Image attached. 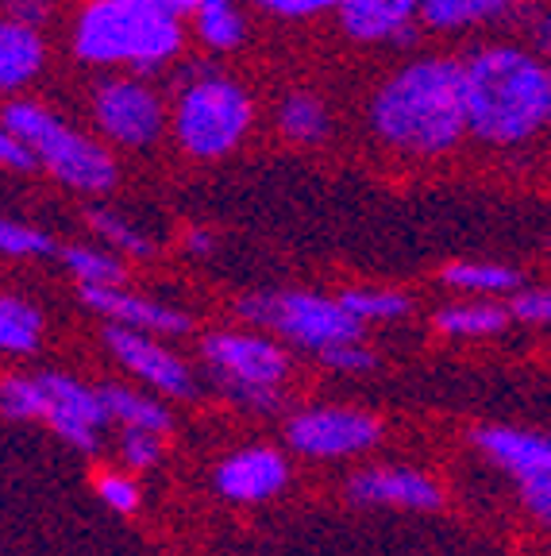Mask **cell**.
Masks as SVG:
<instances>
[{"label": "cell", "instance_id": "obj_1", "mask_svg": "<svg viewBox=\"0 0 551 556\" xmlns=\"http://www.w3.org/2000/svg\"><path fill=\"white\" fill-rule=\"evenodd\" d=\"M374 136L406 155H444L466 136L463 62L417 59L382 81L371 101Z\"/></svg>", "mask_w": 551, "mask_h": 556}, {"label": "cell", "instance_id": "obj_2", "mask_svg": "<svg viewBox=\"0 0 551 556\" xmlns=\"http://www.w3.org/2000/svg\"><path fill=\"white\" fill-rule=\"evenodd\" d=\"M463 97L466 131L513 148L551 121V66L521 47H483L463 62Z\"/></svg>", "mask_w": 551, "mask_h": 556}, {"label": "cell", "instance_id": "obj_3", "mask_svg": "<svg viewBox=\"0 0 551 556\" xmlns=\"http://www.w3.org/2000/svg\"><path fill=\"white\" fill-rule=\"evenodd\" d=\"M74 51L93 66H136L139 74H155L181 51V24L139 0H93L74 27Z\"/></svg>", "mask_w": 551, "mask_h": 556}, {"label": "cell", "instance_id": "obj_4", "mask_svg": "<svg viewBox=\"0 0 551 556\" xmlns=\"http://www.w3.org/2000/svg\"><path fill=\"white\" fill-rule=\"evenodd\" d=\"M4 128L24 143L35 155V163L66 182L69 190L81 193H108L116 186V163L113 155L97 143V139L81 136L74 124L62 116L47 113L43 104L35 101H12L4 109Z\"/></svg>", "mask_w": 551, "mask_h": 556}, {"label": "cell", "instance_id": "obj_5", "mask_svg": "<svg viewBox=\"0 0 551 556\" xmlns=\"http://www.w3.org/2000/svg\"><path fill=\"white\" fill-rule=\"evenodd\" d=\"M251 97L216 70L193 66L185 78H178L174 136L193 159H220L235 151L251 131Z\"/></svg>", "mask_w": 551, "mask_h": 556}, {"label": "cell", "instance_id": "obj_6", "mask_svg": "<svg viewBox=\"0 0 551 556\" xmlns=\"http://www.w3.org/2000/svg\"><path fill=\"white\" fill-rule=\"evenodd\" d=\"M0 409L9 417H35V421H43L47 429H54L62 441L81 452H93L101 444L97 441L101 429L113 421L97 387H86V382L59 371L12 375V379H4L0 382Z\"/></svg>", "mask_w": 551, "mask_h": 556}, {"label": "cell", "instance_id": "obj_7", "mask_svg": "<svg viewBox=\"0 0 551 556\" xmlns=\"http://www.w3.org/2000/svg\"><path fill=\"white\" fill-rule=\"evenodd\" d=\"M235 313L251 325H267L282 332L285 340L312 352H324L332 344L362 337V321L344 309L339 298L305 294V290H285V294H247L235 302Z\"/></svg>", "mask_w": 551, "mask_h": 556}, {"label": "cell", "instance_id": "obj_8", "mask_svg": "<svg viewBox=\"0 0 551 556\" xmlns=\"http://www.w3.org/2000/svg\"><path fill=\"white\" fill-rule=\"evenodd\" d=\"M208 367H213L220 391L232 402L251 409H278V382L290 371L285 352L267 337L255 332H213L201 344Z\"/></svg>", "mask_w": 551, "mask_h": 556}, {"label": "cell", "instance_id": "obj_9", "mask_svg": "<svg viewBox=\"0 0 551 556\" xmlns=\"http://www.w3.org/2000/svg\"><path fill=\"white\" fill-rule=\"evenodd\" d=\"M93 116L104 136L120 148H151L166 124L163 101L155 89L131 78L101 81L93 93Z\"/></svg>", "mask_w": 551, "mask_h": 556}, {"label": "cell", "instance_id": "obj_10", "mask_svg": "<svg viewBox=\"0 0 551 556\" xmlns=\"http://www.w3.org/2000/svg\"><path fill=\"white\" fill-rule=\"evenodd\" d=\"M379 421L359 409H305L285 426V437L305 456H351L379 441Z\"/></svg>", "mask_w": 551, "mask_h": 556}, {"label": "cell", "instance_id": "obj_11", "mask_svg": "<svg viewBox=\"0 0 551 556\" xmlns=\"http://www.w3.org/2000/svg\"><path fill=\"white\" fill-rule=\"evenodd\" d=\"M104 340H108V348H113V356L120 359L128 371H136L143 382H151L155 391L174 394V399H190V394L197 391L190 367L181 364L170 348L151 340V332L128 329V325H108Z\"/></svg>", "mask_w": 551, "mask_h": 556}, {"label": "cell", "instance_id": "obj_12", "mask_svg": "<svg viewBox=\"0 0 551 556\" xmlns=\"http://www.w3.org/2000/svg\"><path fill=\"white\" fill-rule=\"evenodd\" d=\"M81 302L113 325H128L139 332H190V317L174 305L128 294L120 287H81Z\"/></svg>", "mask_w": 551, "mask_h": 556}, {"label": "cell", "instance_id": "obj_13", "mask_svg": "<svg viewBox=\"0 0 551 556\" xmlns=\"http://www.w3.org/2000/svg\"><path fill=\"white\" fill-rule=\"evenodd\" d=\"M421 0H344L339 24L359 43H409Z\"/></svg>", "mask_w": 551, "mask_h": 556}, {"label": "cell", "instance_id": "obj_14", "mask_svg": "<svg viewBox=\"0 0 551 556\" xmlns=\"http://www.w3.org/2000/svg\"><path fill=\"white\" fill-rule=\"evenodd\" d=\"M347 495L359 506H401V510H436L439 506V486L413 468L362 471L351 479Z\"/></svg>", "mask_w": 551, "mask_h": 556}, {"label": "cell", "instance_id": "obj_15", "mask_svg": "<svg viewBox=\"0 0 551 556\" xmlns=\"http://www.w3.org/2000/svg\"><path fill=\"white\" fill-rule=\"evenodd\" d=\"M285 486V460L274 448H247L235 452L232 460L216 471V491L232 503H259Z\"/></svg>", "mask_w": 551, "mask_h": 556}, {"label": "cell", "instance_id": "obj_16", "mask_svg": "<svg viewBox=\"0 0 551 556\" xmlns=\"http://www.w3.org/2000/svg\"><path fill=\"white\" fill-rule=\"evenodd\" d=\"M478 448L498 460L505 471H513L517 479L528 476H551V437L540 433H521V429H478Z\"/></svg>", "mask_w": 551, "mask_h": 556}, {"label": "cell", "instance_id": "obj_17", "mask_svg": "<svg viewBox=\"0 0 551 556\" xmlns=\"http://www.w3.org/2000/svg\"><path fill=\"white\" fill-rule=\"evenodd\" d=\"M43 39L39 27L20 24L12 16H0V93L27 86L43 70Z\"/></svg>", "mask_w": 551, "mask_h": 556}, {"label": "cell", "instance_id": "obj_18", "mask_svg": "<svg viewBox=\"0 0 551 556\" xmlns=\"http://www.w3.org/2000/svg\"><path fill=\"white\" fill-rule=\"evenodd\" d=\"M509 9L513 0H421V20L436 31H459V27L490 24Z\"/></svg>", "mask_w": 551, "mask_h": 556}, {"label": "cell", "instance_id": "obj_19", "mask_svg": "<svg viewBox=\"0 0 551 556\" xmlns=\"http://www.w3.org/2000/svg\"><path fill=\"white\" fill-rule=\"evenodd\" d=\"M97 391H101L108 417L120 421L124 429H151V433H166L170 429V414L158 402L146 399V394H136L128 387H97Z\"/></svg>", "mask_w": 551, "mask_h": 556}, {"label": "cell", "instance_id": "obj_20", "mask_svg": "<svg viewBox=\"0 0 551 556\" xmlns=\"http://www.w3.org/2000/svg\"><path fill=\"white\" fill-rule=\"evenodd\" d=\"M59 255L81 287H120L124 278H128V267H124L120 252H101V248H81V243H74V248H62Z\"/></svg>", "mask_w": 551, "mask_h": 556}, {"label": "cell", "instance_id": "obj_21", "mask_svg": "<svg viewBox=\"0 0 551 556\" xmlns=\"http://www.w3.org/2000/svg\"><path fill=\"white\" fill-rule=\"evenodd\" d=\"M43 337V317L24 298H0V352H35Z\"/></svg>", "mask_w": 551, "mask_h": 556}, {"label": "cell", "instance_id": "obj_22", "mask_svg": "<svg viewBox=\"0 0 551 556\" xmlns=\"http://www.w3.org/2000/svg\"><path fill=\"white\" fill-rule=\"evenodd\" d=\"M197 16V35L201 43L213 47V51H235L243 43V16L235 9V0H201Z\"/></svg>", "mask_w": 551, "mask_h": 556}, {"label": "cell", "instance_id": "obj_23", "mask_svg": "<svg viewBox=\"0 0 551 556\" xmlns=\"http://www.w3.org/2000/svg\"><path fill=\"white\" fill-rule=\"evenodd\" d=\"M278 124H282V136L293 143H320L328 136V109L312 93H290L282 101Z\"/></svg>", "mask_w": 551, "mask_h": 556}, {"label": "cell", "instance_id": "obj_24", "mask_svg": "<svg viewBox=\"0 0 551 556\" xmlns=\"http://www.w3.org/2000/svg\"><path fill=\"white\" fill-rule=\"evenodd\" d=\"M444 282L456 290H471V294H513L521 287V275L498 263H451L444 267Z\"/></svg>", "mask_w": 551, "mask_h": 556}, {"label": "cell", "instance_id": "obj_25", "mask_svg": "<svg viewBox=\"0 0 551 556\" xmlns=\"http://www.w3.org/2000/svg\"><path fill=\"white\" fill-rule=\"evenodd\" d=\"M509 321V309L501 305H448V309L436 313L439 332L448 337H490L501 332Z\"/></svg>", "mask_w": 551, "mask_h": 556}, {"label": "cell", "instance_id": "obj_26", "mask_svg": "<svg viewBox=\"0 0 551 556\" xmlns=\"http://www.w3.org/2000/svg\"><path fill=\"white\" fill-rule=\"evenodd\" d=\"M89 225H93V232L101 236V240L113 243V252L136 255V260H151V255H155V240H151L143 228L131 225L128 217H120V213L89 208Z\"/></svg>", "mask_w": 551, "mask_h": 556}, {"label": "cell", "instance_id": "obj_27", "mask_svg": "<svg viewBox=\"0 0 551 556\" xmlns=\"http://www.w3.org/2000/svg\"><path fill=\"white\" fill-rule=\"evenodd\" d=\"M339 302L359 321H397L409 313V298L394 294V290H344Z\"/></svg>", "mask_w": 551, "mask_h": 556}, {"label": "cell", "instance_id": "obj_28", "mask_svg": "<svg viewBox=\"0 0 551 556\" xmlns=\"http://www.w3.org/2000/svg\"><path fill=\"white\" fill-rule=\"evenodd\" d=\"M0 252L16 255V260H43V255L59 252V243L43 232V228L24 225V220L0 217Z\"/></svg>", "mask_w": 551, "mask_h": 556}, {"label": "cell", "instance_id": "obj_29", "mask_svg": "<svg viewBox=\"0 0 551 556\" xmlns=\"http://www.w3.org/2000/svg\"><path fill=\"white\" fill-rule=\"evenodd\" d=\"M93 486H97V495L113 506V510L131 514L139 506V486L131 483L128 476H120V471H104V476L93 479Z\"/></svg>", "mask_w": 551, "mask_h": 556}, {"label": "cell", "instance_id": "obj_30", "mask_svg": "<svg viewBox=\"0 0 551 556\" xmlns=\"http://www.w3.org/2000/svg\"><path fill=\"white\" fill-rule=\"evenodd\" d=\"M158 437L163 433H151V429H124V460L131 464V468H151V464H158V456H163V444H158Z\"/></svg>", "mask_w": 551, "mask_h": 556}, {"label": "cell", "instance_id": "obj_31", "mask_svg": "<svg viewBox=\"0 0 551 556\" xmlns=\"http://www.w3.org/2000/svg\"><path fill=\"white\" fill-rule=\"evenodd\" d=\"M328 367H336V371H371L374 367V352L371 348H362L359 340H344V344H332L320 352Z\"/></svg>", "mask_w": 551, "mask_h": 556}, {"label": "cell", "instance_id": "obj_32", "mask_svg": "<svg viewBox=\"0 0 551 556\" xmlns=\"http://www.w3.org/2000/svg\"><path fill=\"white\" fill-rule=\"evenodd\" d=\"M509 317L528 325H551V290H517L509 302Z\"/></svg>", "mask_w": 551, "mask_h": 556}, {"label": "cell", "instance_id": "obj_33", "mask_svg": "<svg viewBox=\"0 0 551 556\" xmlns=\"http://www.w3.org/2000/svg\"><path fill=\"white\" fill-rule=\"evenodd\" d=\"M259 9L274 12V16H290V20H305V16H320V12L339 9L344 0H255Z\"/></svg>", "mask_w": 551, "mask_h": 556}, {"label": "cell", "instance_id": "obj_34", "mask_svg": "<svg viewBox=\"0 0 551 556\" xmlns=\"http://www.w3.org/2000/svg\"><path fill=\"white\" fill-rule=\"evenodd\" d=\"M521 498H525V506L543 521V526H551V476L521 479Z\"/></svg>", "mask_w": 551, "mask_h": 556}, {"label": "cell", "instance_id": "obj_35", "mask_svg": "<svg viewBox=\"0 0 551 556\" xmlns=\"http://www.w3.org/2000/svg\"><path fill=\"white\" fill-rule=\"evenodd\" d=\"M0 166H9V170H31L35 166V155L4 128V121H0Z\"/></svg>", "mask_w": 551, "mask_h": 556}, {"label": "cell", "instance_id": "obj_36", "mask_svg": "<svg viewBox=\"0 0 551 556\" xmlns=\"http://www.w3.org/2000/svg\"><path fill=\"white\" fill-rule=\"evenodd\" d=\"M0 4H4V16L20 20V24H31V27H39L51 16V4H47V0H0Z\"/></svg>", "mask_w": 551, "mask_h": 556}, {"label": "cell", "instance_id": "obj_37", "mask_svg": "<svg viewBox=\"0 0 551 556\" xmlns=\"http://www.w3.org/2000/svg\"><path fill=\"white\" fill-rule=\"evenodd\" d=\"M139 4H146V9H158V12H166V16H178V20L201 9V0H139Z\"/></svg>", "mask_w": 551, "mask_h": 556}, {"label": "cell", "instance_id": "obj_38", "mask_svg": "<svg viewBox=\"0 0 551 556\" xmlns=\"http://www.w3.org/2000/svg\"><path fill=\"white\" fill-rule=\"evenodd\" d=\"M185 248H190V255H208L216 248V240H213V232H197V228H193V232L185 236Z\"/></svg>", "mask_w": 551, "mask_h": 556}, {"label": "cell", "instance_id": "obj_39", "mask_svg": "<svg viewBox=\"0 0 551 556\" xmlns=\"http://www.w3.org/2000/svg\"><path fill=\"white\" fill-rule=\"evenodd\" d=\"M536 43H540V51L551 59V12H543L540 24H536Z\"/></svg>", "mask_w": 551, "mask_h": 556}]
</instances>
